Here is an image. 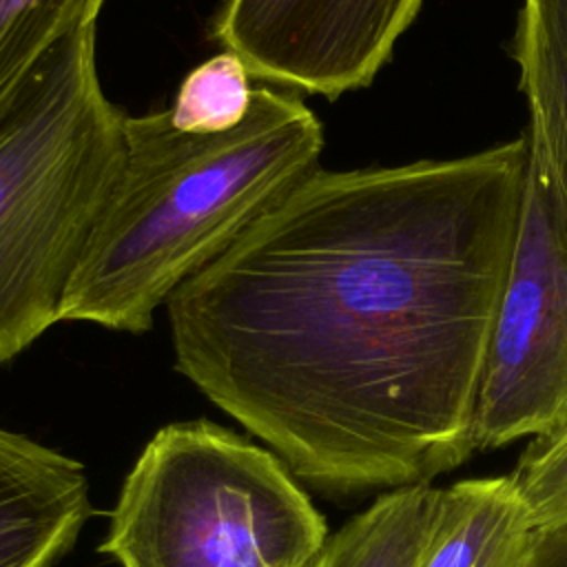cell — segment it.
Segmentation results:
<instances>
[{
    "label": "cell",
    "mask_w": 567,
    "mask_h": 567,
    "mask_svg": "<svg viewBox=\"0 0 567 567\" xmlns=\"http://www.w3.org/2000/svg\"><path fill=\"white\" fill-rule=\"evenodd\" d=\"M527 137L315 168L166 303L175 368L334 492L427 485L474 452Z\"/></svg>",
    "instance_id": "cell-1"
},
{
    "label": "cell",
    "mask_w": 567,
    "mask_h": 567,
    "mask_svg": "<svg viewBox=\"0 0 567 567\" xmlns=\"http://www.w3.org/2000/svg\"><path fill=\"white\" fill-rule=\"evenodd\" d=\"M97 22L40 64L0 126V363L60 321L124 162V117L100 82Z\"/></svg>",
    "instance_id": "cell-3"
},
{
    "label": "cell",
    "mask_w": 567,
    "mask_h": 567,
    "mask_svg": "<svg viewBox=\"0 0 567 567\" xmlns=\"http://www.w3.org/2000/svg\"><path fill=\"white\" fill-rule=\"evenodd\" d=\"M534 527L512 478H465L441 487L421 567H529Z\"/></svg>",
    "instance_id": "cell-8"
},
{
    "label": "cell",
    "mask_w": 567,
    "mask_h": 567,
    "mask_svg": "<svg viewBox=\"0 0 567 567\" xmlns=\"http://www.w3.org/2000/svg\"><path fill=\"white\" fill-rule=\"evenodd\" d=\"M512 478L527 505L534 529L567 523V423L529 439Z\"/></svg>",
    "instance_id": "cell-13"
},
{
    "label": "cell",
    "mask_w": 567,
    "mask_h": 567,
    "mask_svg": "<svg viewBox=\"0 0 567 567\" xmlns=\"http://www.w3.org/2000/svg\"><path fill=\"white\" fill-rule=\"evenodd\" d=\"M89 514L78 461L0 427V567H49Z\"/></svg>",
    "instance_id": "cell-7"
},
{
    "label": "cell",
    "mask_w": 567,
    "mask_h": 567,
    "mask_svg": "<svg viewBox=\"0 0 567 567\" xmlns=\"http://www.w3.org/2000/svg\"><path fill=\"white\" fill-rule=\"evenodd\" d=\"M323 128L292 91L255 86L241 124L190 133L171 111L124 117V162L60 321L146 332L179 286L319 168Z\"/></svg>",
    "instance_id": "cell-2"
},
{
    "label": "cell",
    "mask_w": 567,
    "mask_h": 567,
    "mask_svg": "<svg viewBox=\"0 0 567 567\" xmlns=\"http://www.w3.org/2000/svg\"><path fill=\"white\" fill-rule=\"evenodd\" d=\"M529 567H567V523L549 529H534Z\"/></svg>",
    "instance_id": "cell-14"
},
{
    "label": "cell",
    "mask_w": 567,
    "mask_h": 567,
    "mask_svg": "<svg viewBox=\"0 0 567 567\" xmlns=\"http://www.w3.org/2000/svg\"><path fill=\"white\" fill-rule=\"evenodd\" d=\"M423 0H224L213 38L264 84L334 100L368 86Z\"/></svg>",
    "instance_id": "cell-6"
},
{
    "label": "cell",
    "mask_w": 567,
    "mask_h": 567,
    "mask_svg": "<svg viewBox=\"0 0 567 567\" xmlns=\"http://www.w3.org/2000/svg\"><path fill=\"white\" fill-rule=\"evenodd\" d=\"M439 501L432 483L388 489L328 536L306 567H421Z\"/></svg>",
    "instance_id": "cell-10"
},
{
    "label": "cell",
    "mask_w": 567,
    "mask_h": 567,
    "mask_svg": "<svg viewBox=\"0 0 567 567\" xmlns=\"http://www.w3.org/2000/svg\"><path fill=\"white\" fill-rule=\"evenodd\" d=\"M106 0H0V126L44 58L78 27L97 22Z\"/></svg>",
    "instance_id": "cell-11"
},
{
    "label": "cell",
    "mask_w": 567,
    "mask_h": 567,
    "mask_svg": "<svg viewBox=\"0 0 567 567\" xmlns=\"http://www.w3.org/2000/svg\"><path fill=\"white\" fill-rule=\"evenodd\" d=\"M244 60L224 49L197 64L182 80L168 106L173 124L190 133H224L244 122L252 91Z\"/></svg>",
    "instance_id": "cell-12"
},
{
    "label": "cell",
    "mask_w": 567,
    "mask_h": 567,
    "mask_svg": "<svg viewBox=\"0 0 567 567\" xmlns=\"http://www.w3.org/2000/svg\"><path fill=\"white\" fill-rule=\"evenodd\" d=\"M567 423V206L529 155L516 241L496 306L474 410L476 450Z\"/></svg>",
    "instance_id": "cell-5"
},
{
    "label": "cell",
    "mask_w": 567,
    "mask_h": 567,
    "mask_svg": "<svg viewBox=\"0 0 567 567\" xmlns=\"http://www.w3.org/2000/svg\"><path fill=\"white\" fill-rule=\"evenodd\" d=\"M326 538L321 514L286 463L193 421L146 443L100 551L122 567H306Z\"/></svg>",
    "instance_id": "cell-4"
},
{
    "label": "cell",
    "mask_w": 567,
    "mask_h": 567,
    "mask_svg": "<svg viewBox=\"0 0 567 567\" xmlns=\"http://www.w3.org/2000/svg\"><path fill=\"white\" fill-rule=\"evenodd\" d=\"M514 58L529 109L527 151L567 206V0H523Z\"/></svg>",
    "instance_id": "cell-9"
}]
</instances>
